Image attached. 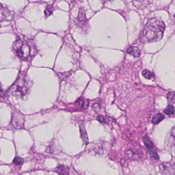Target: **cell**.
Listing matches in <instances>:
<instances>
[{
    "mask_svg": "<svg viewBox=\"0 0 175 175\" xmlns=\"http://www.w3.org/2000/svg\"><path fill=\"white\" fill-rule=\"evenodd\" d=\"M80 132L81 138L82 139V141L85 144H87L88 143V137L86 134V130L84 126H80Z\"/></svg>",
    "mask_w": 175,
    "mask_h": 175,
    "instance_id": "11",
    "label": "cell"
},
{
    "mask_svg": "<svg viewBox=\"0 0 175 175\" xmlns=\"http://www.w3.org/2000/svg\"><path fill=\"white\" fill-rule=\"evenodd\" d=\"M142 75L145 78H146L147 79H148V80L151 79L152 77H153V75L151 73V72L149 70H147V69L144 70L142 71Z\"/></svg>",
    "mask_w": 175,
    "mask_h": 175,
    "instance_id": "13",
    "label": "cell"
},
{
    "mask_svg": "<svg viewBox=\"0 0 175 175\" xmlns=\"http://www.w3.org/2000/svg\"><path fill=\"white\" fill-rule=\"evenodd\" d=\"M174 107L172 105H169L166 109L164 110V112L167 115H172L175 113Z\"/></svg>",
    "mask_w": 175,
    "mask_h": 175,
    "instance_id": "12",
    "label": "cell"
},
{
    "mask_svg": "<svg viewBox=\"0 0 175 175\" xmlns=\"http://www.w3.org/2000/svg\"><path fill=\"white\" fill-rule=\"evenodd\" d=\"M97 120L98 121H99L101 123H102V124L107 123L106 119L104 118V116H102V115H99L98 116H97Z\"/></svg>",
    "mask_w": 175,
    "mask_h": 175,
    "instance_id": "16",
    "label": "cell"
},
{
    "mask_svg": "<svg viewBox=\"0 0 175 175\" xmlns=\"http://www.w3.org/2000/svg\"><path fill=\"white\" fill-rule=\"evenodd\" d=\"M12 17L13 15H12V12L0 4V21L10 20L12 19Z\"/></svg>",
    "mask_w": 175,
    "mask_h": 175,
    "instance_id": "4",
    "label": "cell"
},
{
    "mask_svg": "<svg viewBox=\"0 0 175 175\" xmlns=\"http://www.w3.org/2000/svg\"><path fill=\"white\" fill-rule=\"evenodd\" d=\"M27 82L22 77H19L9 89V93L11 95L17 97H22L28 92Z\"/></svg>",
    "mask_w": 175,
    "mask_h": 175,
    "instance_id": "2",
    "label": "cell"
},
{
    "mask_svg": "<svg viewBox=\"0 0 175 175\" xmlns=\"http://www.w3.org/2000/svg\"><path fill=\"white\" fill-rule=\"evenodd\" d=\"M174 17H175V15H174Z\"/></svg>",
    "mask_w": 175,
    "mask_h": 175,
    "instance_id": "18",
    "label": "cell"
},
{
    "mask_svg": "<svg viewBox=\"0 0 175 175\" xmlns=\"http://www.w3.org/2000/svg\"><path fill=\"white\" fill-rule=\"evenodd\" d=\"M54 171L59 175H70L69 168L64 165H59L56 167Z\"/></svg>",
    "mask_w": 175,
    "mask_h": 175,
    "instance_id": "5",
    "label": "cell"
},
{
    "mask_svg": "<svg viewBox=\"0 0 175 175\" xmlns=\"http://www.w3.org/2000/svg\"><path fill=\"white\" fill-rule=\"evenodd\" d=\"M165 25L162 20L153 17L148 20L141 36L142 42L145 43L158 42L162 39Z\"/></svg>",
    "mask_w": 175,
    "mask_h": 175,
    "instance_id": "1",
    "label": "cell"
},
{
    "mask_svg": "<svg viewBox=\"0 0 175 175\" xmlns=\"http://www.w3.org/2000/svg\"><path fill=\"white\" fill-rule=\"evenodd\" d=\"M171 138L172 139V141L175 142V126L173 127L171 132Z\"/></svg>",
    "mask_w": 175,
    "mask_h": 175,
    "instance_id": "17",
    "label": "cell"
},
{
    "mask_svg": "<svg viewBox=\"0 0 175 175\" xmlns=\"http://www.w3.org/2000/svg\"><path fill=\"white\" fill-rule=\"evenodd\" d=\"M13 50L17 56L23 60L27 58L30 53L28 44L21 40H17L13 43Z\"/></svg>",
    "mask_w": 175,
    "mask_h": 175,
    "instance_id": "3",
    "label": "cell"
},
{
    "mask_svg": "<svg viewBox=\"0 0 175 175\" xmlns=\"http://www.w3.org/2000/svg\"><path fill=\"white\" fill-rule=\"evenodd\" d=\"M149 155L151 156V158H153L154 159L156 160H158L159 159V157L158 156V153L155 151L154 149H152L149 151Z\"/></svg>",
    "mask_w": 175,
    "mask_h": 175,
    "instance_id": "14",
    "label": "cell"
},
{
    "mask_svg": "<svg viewBox=\"0 0 175 175\" xmlns=\"http://www.w3.org/2000/svg\"><path fill=\"white\" fill-rule=\"evenodd\" d=\"M142 141L145 147L147 149H149V151L153 149L154 146L153 143L147 136H145L143 137Z\"/></svg>",
    "mask_w": 175,
    "mask_h": 175,
    "instance_id": "10",
    "label": "cell"
},
{
    "mask_svg": "<svg viewBox=\"0 0 175 175\" xmlns=\"http://www.w3.org/2000/svg\"><path fill=\"white\" fill-rule=\"evenodd\" d=\"M76 105L78 108L84 109L89 105V102L83 98H80L76 102Z\"/></svg>",
    "mask_w": 175,
    "mask_h": 175,
    "instance_id": "8",
    "label": "cell"
},
{
    "mask_svg": "<svg viewBox=\"0 0 175 175\" xmlns=\"http://www.w3.org/2000/svg\"><path fill=\"white\" fill-rule=\"evenodd\" d=\"M127 54L132 55L135 58H138L140 56L141 52L139 48L135 46H132L128 48L127 51Z\"/></svg>",
    "mask_w": 175,
    "mask_h": 175,
    "instance_id": "7",
    "label": "cell"
},
{
    "mask_svg": "<svg viewBox=\"0 0 175 175\" xmlns=\"http://www.w3.org/2000/svg\"><path fill=\"white\" fill-rule=\"evenodd\" d=\"M23 162V159L19 157H16L13 160V163L16 165H19Z\"/></svg>",
    "mask_w": 175,
    "mask_h": 175,
    "instance_id": "15",
    "label": "cell"
},
{
    "mask_svg": "<svg viewBox=\"0 0 175 175\" xmlns=\"http://www.w3.org/2000/svg\"><path fill=\"white\" fill-rule=\"evenodd\" d=\"M151 3V2L149 1H134L133 2V5L138 9H145Z\"/></svg>",
    "mask_w": 175,
    "mask_h": 175,
    "instance_id": "6",
    "label": "cell"
},
{
    "mask_svg": "<svg viewBox=\"0 0 175 175\" xmlns=\"http://www.w3.org/2000/svg\"><path fill=\"white\" fill-rule=\"evenodd\" d=\"M164 119V116L161 113H158L155 115L151 120V122L154 125H157Z\"/></svg>",
    "mask_w": 175,
    "mask_h": 175,
    "instance_id": "9",
    "label": "cell"
}]
</instances>
